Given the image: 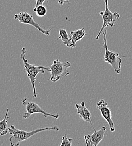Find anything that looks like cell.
I'll list each match as a JSON object with an SVG mask.
<instances>
[{
  "mask_svg": "<svg viewBox=\"0 0 132 146\" xmlns=\"http://www.w3.org/2000/svg\"><path fill=\"white\" fill-rule=\"evenodd\" d=\"M27 52V49L25 47H23L21 50L20 57L24 63V68L23 69L25 71L30 80L31 83L32 84L33 91V98H36L37 97V93L36 91V88L35 86V83L37 79V76L39 73L44 74L46 71L50 72V68L44 66H37L36 65L31 64L28 62V60L25 58V55Z\"/></svg>",
  "mask_w": 132,
  "mask_h": 146,
  "instance_id": "1",
  "label": "cell"
},
{
  "mask_svg": "<svg viewBox=\"0 0 132 146\" xmlns=\"http://www.w3.org/2000/svg\"><path fill=\"white\" fill-rule=\"evenodd\" d=\"M46 130L59 131L60 128L57 126H53L51 127L39 128L31 131H27L25 130L18 129L15 128L14 125H11V127L9 128V132L11 134V137L9 138L10 145L12 146H19L20 143L21 142L28 139L31 137L33 136L38 133Z\"/></svg>",
  "mask_w": 132,
  "mask_h": 146,
  "instance_id": "2",
  "label": "cell"
},
{
  "mask_svg": "<svg viewBox=\"0 0 132 146\" xmlns=\"http://www.w3.org/2000/svg\"><path fill=\"white\" fill-rule=\"evenodd\" d=\"M71 66V63L69 61L61 62L59 59L54 61L53 64L50 66L51 75L48 80L53 82H56L61 78L70 74L68 69Z\"/></svg>",
  "mask_w": 132,
  "mask_h": 146,
  "instance_id": "3",
  "label": "cell"
},
{
  "mask_svg": "<svg viewBox=\"0 0 132 146\" xmlns=\"http://www.w3.org/2000/svg\"><path fill=\"white\" fill-rule=\"evenodd\" d=\"M106 33L107 31L105 29L103 32V47L105 50L104 56L105 61L109 63L115 72L117 74L121 72V64L122 62L121 58L119 56V54L111 51L108 49L107 41H106Z\"/></svg>",
  "mask_w": 132,
  "mask_h": 146,
  "instance_id": "4",
  "label": "cell"
},
{
  "mask_svg": "<svg viewBox=\"0 0 132 146\" xmlns=\"http://www.w3.org/2000/svg\"><path fill=\"white\" fill-rule=\"evenodd\" d=\"M21 101H22V104L25 106V110H26V112H24L23 115V117L24 119H28L34 113H37L42 114L45 117L50 116L55 119H57L59 118L58 113H56V114L49 113L46 112L45 110L42 109L37 104L34 102L28 101L27 98H23Z\"/></svg>",
  "mask_w": 132,
  "mask_h": 146,
  "instance_id": "5",
  "label": "cell"
},
{
  "mask_svg": "<svg viewBox=\"0 0 132 146\" xmlns=\"http://www.w3.org/2000/svg\"><path fill=\"white\" fill-rule=\"evenodd\" d=\"M105 10L104 11H100L99 14L102 17L103 24L97 36H96V39L98 40L101 33L107 27H113L117 20L119 18L120 14L117 13H112L109 8L108 0H105Z\"/></svg>",
  "mask_w": 132,
  "mask_h": 146,
  "instance_id": "6",
  "label": "cell"
},
{
  "mask_svg": "<svg viewBox=\"0 0 132 146\" xmlns=\"http://www.w3.org/2000/svg\"><path fill=\"white\" fill-rule=\"evenodd\" d=\"M14 19L17 20H18L21 23L28 24L34 27L43 35H45L46 36H50V35L52 28L50 30H45L41 27L39 24L35 21L33 18V16L30 14L28 13L27 12H20L18 14H15L14 16Z\"/></svg>",
  "mask_w": 132,
  "mask_h": 146,
  "instance_id": "7",
  "label": "cell"
},
{
  "mask_svg": "<svg viewBox=\"0 0 132 146\" xmlns=\"http://www.w3.org/2000/svg\"><path fill=\"white\" fill-rule=\"evenodd\" d=\"M97 109L101 112L102 116L107 121L109 125L110 131L111 132L115 131V125L113 120V115L111 113V109L109 107L108 103L103 99H101L97 104Z\"/></svg>",
  "mask_w": 132,
  "mask_h": 146,
  "instance_id": "8",
  "label": "cell"
},
{
  "mask_svg": "<svg viewBox=\"0 0 132 146\" xmlns=\"http://www.w3.org/2000/svg\"><path fill=\"white\" fill-rule=\"evenodd\" d=\"M94 129V133L92 134L84 136L86 145L87 146H97L102 141L105 137L106 127H103L98 130Z\"/></svg>",
  "mask_w": 132,
  "mask_h": 146,
  "instance_id": "9",
  "label": "cell"
},
{
  "mask_svg": "<svg viewBox=\"0 0 132 146\" xmlns=\"http://www.w3.org/2000/svg\"><path fill=\"white\" fill-rule=\"evenodd\" d=\"M75 108L77 110V114L79 115L80 117L86 122H88L94 129L91 121V113L88 109L86 105L85 102L82 101L80 104H76L75 105Z\"/></svg>",
  "mask_w": 132,
  "mask_h": 146,
  "instance_id": "10",
  "label": "cell"
},
{
  "mask_svg": "<svg viewBox=\"0 0 132 146\" xmlns=\"http://www.w3.org/2000/svg\"><path fill=\"white\" fill-rule=\"evenodd\" d=\"M86 35V33L84 30V28L77 29L75 31H72L70 32V36L72 39L73 48H75L76 42L83 39Z\"/></svg>",
  "mask_w": 132,
  "mask_h": 146,
  "instance_id": "11",
  "label": "cell"
},
{
  "mask_svg": "<svg viewBox=\"0 0 132 146\" xmlns=\"http://www.w3.org/2000/svg\"><path fill=\"white\" fill-rule=\"evenodd\" d=\"M59 36L57 38L56 40L58 39H61L63 44L66 45L69 48H73L72 42V39L70 35L69 36L66 31V29L64 28H60L59 29Z\"/></svg>",
  "mask_w": 132,
  "mask_h": 146,
  "instance_id": "12",
  "label": "cell"
},
{
  "mask_svg": "<svg viewBox=\"0 0 132 146\" xmlns=\"http://www.w3.org/2000/svg\"><path fill=\"white\" fill-rule=\"evenodd\" d=\"M9 111V109L8 108L6 110V114L3 119L0 121V135H5L9 132V127L7 125V123L9 120L8 113Z\"/></svg>",
  "mask_w": 132,
  "mask_h": 146,
  "instance_id": "13",
  "label": "cell"
},
{
  "mask_svg": "<svg viewBox=\"0 0 132 146\" xmlns=\"http://www.w3.org/2000/svg\"><path fill=\"white\" fill-rule=\"evenodd\" d=\"M33 11L39 17H43L47 14V9L45 6H43V5L35 6L33 9Z\"/></svg>",
  "mask_w": 132,
  "mask_h": 146,
  "instance_id": "14",
  "label": "cell"
},
{
  "mask_svg": "<svg viewBox=\"0 0 132 146\" xmlns=\"http://www.w3.org/2000/svg\"><path fill=\"white\" fill-rule=\"evenodd\" d=\"M73 139L70 138H68L66 135H64L62 137V142L60 145L61 146H72Z\"/></svg>",
  "mask_w": 132,
  "mask_h": 146,
  "instance_id": "15",
  "label": "cell"
},
{
  "mask_svg": "<svg viewBox=\"0 0 132 146\" xmlns=\"http://www.w3.org/2000/svg\"><path fill=\"white\" fill-rule=\"evenodd\" d=\"M48 0H36V5L35 6H37L39 5H42L43 4V3Z\"/></svg>",
  "mask_w": 132,
  "mask_h": 146,
  "instance_id": "16",
  "label": "cell"
},
{
  "mask_svg": "<svg viewBox=\"0 0 132 146\" xmlns=\"http://www.w3.org/2000/svg\"><path fill=\"white\" fill-rule=\"evenodd\" d=\"M65 2H69V0H58V3L61 5H63V3Z\"/></svg>",
  "mask_w": 132,
  "mask_h": 146,
  "instance_id": "17",
  "label": "cell"
}]
</instances>
